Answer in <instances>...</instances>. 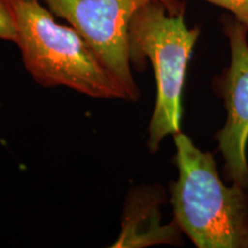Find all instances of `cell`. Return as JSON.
I'll return each mask as SVG.
<instances>
[{"label":"cell","instance_id":"5","mask_svg":"<svg viewBox=\"0 0 248 248\" xmlns=\"http://www.w3.org/2000/svg\"><path fill=\"white\" fill-rule=\"evenodd\" d=\"M221 23L230 62L212 83L225 109V121L215 139L224 178L248 190V27L232 15H223Z\"/></svg>","mask_w":248,"mask_h":248},{"label":"cell","instance_id":"7","mask_svg":"<svg viewBox=\"0 0 248 248\" xmlns=\"http://www.w3.org/2000/svg\"><path fill=\"white\" fill-rule=\"evenodd\" d=\"M0 39L16 42L17 29L9 0H0Z\"/></svg>","mask_w":248,"mask_h":248},{"label":"cell","instance_id":"9","mask_svg":"<svg viewBox=\"0 0 248 248\" xmlns=\"http://www.w3.org/2000/svg\"><path fill=\"white\" fill-rule=\"evenodd\" d=\"M0 105H1V102H0Z\"/></svg>","mask_w":248,"mask_h":248},{"label":"cell","instance_id":"3","mask_svg":"<svg viewBox=\"0 0 248 248\" xmlns=\"http://www.w3.org/2000/svg\"><path fill=\"white\" fill-rule=\"evenodd\" d=\"M24 67L44 88L67 86L92 98L129 100L122 85L73 27L59 24L40 0H9Z\"/></svg>","mask_w":248,"mask_h":248},{"label":"cell","instance_id":"6","mask_svg":"<svg viewBox=\"0 0 248 248\" xmlns=\"http://www.w3.org/2000/svg\"><path fill=\"white\" fill-rule=\"evenodd\" d=\"M166 193L160 185H144L130 191L124 207L122 230L111 247H150L183 245V232L177 223L162 224L161 206Z\"/></svg>","mask_w":248,"mask_h":248},{"label":"cell","instance_id":"4","mask_svg":"<svg viewBox=\"0 0 248 248\" xmlns=\"http://www.w3.org/2000/svg\"><path fill=\"white\" fill-rule=\"evenodd\" d=\"M84 38L131 101L140 95L129 55V23L138 8L153 0H43ZM175 13L185 11L179 0H161Z\"/></svg>","mask_w":248,"mask_h":248},{"label":"cell","instance_id":"8","mask_svg":"<svg viewBox=\"0 0 248 248\" xmlns=\"http://www.w3.org/2000/svg\"><path fill=\"white\" fill-rule=\"evenodd\" d=\"M228 11L235 20L248 27V0H204Z\"/></svg>","mask_w":248,"mask_h":248},{"label":"cell","instance_id":"2","mask_svg":"<svg viewBox=\"0 0 248 248\" xmlns=\"http://www.w3.org/2000/svg\"><path fill=\"white\" fill-rule=\"evenodd\" d=\"M199 36V28L186 26L185 11L175 13L161 0L141 6L130 20L131 66L140 71L150 61L156 83V100L148 125L151 153H156L168 136L182 131L186 71Z\"/></svg>","mask_w":248,"mask_h":248},{"label":"cell","instance_id":"1","mask_svg":"<svg viewBox=\"0 0 248 248\" xmlns=\"http://www.w3.org/2000/svg\"><path fill=\"white\" fill-rule=\"evenodd\" d=\"M172 137L178 177L170 202L183 234L198 248H248V190L225 184L214 155L185 133Z\"/></svg>","mask_w":248,"mask_h":248}]
</instances>
